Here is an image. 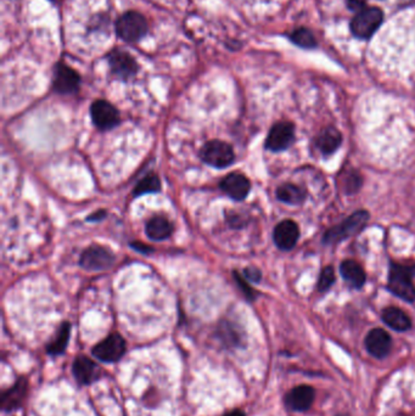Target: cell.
<instances>
[{
    "instance_id": "6da1fadb",
    "label": "cell",
    "mask_w": 415,
    "mask_h": 416,
    "mask_svg": "<svg viewBox=\"0 0 415 416\" xmlns=\"http://www.w3.org/2000/svg\"><path fill=\"white\" fill-rule=\"evenodd\" d=\"M415 275V265L392 263L388 273V290L397 297L407 302H415V286L413 276Z\"/></svg>"
},
{
    "instance_id": "7a4b0ae2",
    "label": "cell",
    "mask_w": 415,
    "mask_h": 416,
    "mask_svg": "<svg viewBox=\"0 0 415 416\" xmlns=\"http://www.w3.org/2000/svg\"><path fill=\"white\" fill-rule=\"evenodd\" d=\"M116 34L124 42H138L147 34V19L137 11H127L116 22Z\"/></svg>"
},
{
    "instance_id": "3957f363",
    "label": "cell",
    "mask_w": 415,
    "mask_h": 416,
    "mask_svg": "<svg viewBox=\"0 0 415 416\" xmlns=\"http://www.w3.org/2000/svg\"><path fill=\"white\" fill-rule=\"evenodd\" d=\"M368 219L369 213L365 212V211H358V212L354 213L344 222L329 229L324 234L323 242H324V244H328V245H334V244L342 242L344 239L354 237L363 229L364 225L368 222Z\"/></svg>"
},
{
    "instance_id": "277c9868",
    "label": "cell",
    "mask_w": 415,
    "mask_h": 416,
    "mask_svg": "<svg viewBox=\"0 0 415 416\" xmlns=\"http://www.w3.org/2000/svg\"><path fill=\"white\" fill-rule=\"evenodd\" d=\"M200 156L206 165L214 168H226L231 166L235 160V154L233 147L221 140H211L206 142L201 149Z\"/></svg>"
},
{
    "instance_id": "5b68a950",
    "label": "cell",
    "mask_w": 415,
    "mask_h": 416,
    "mask_svg": "<svg viewBox=\"0 0 415 416\" xmlns=\"http://www.w3.org/2000/svg\"><path fill=\"white\" fill-rule=\"evenodd\" d=\"M384 15L377 8H364L359 10L351 22V31L358 38H370L381 24Z\"/></svg>"
},
{
    "instance_id": "8992f818",
    "label": "cell",
    "mask_w": 415,
    "mask_h": 416,
    "mask_svg": "<svg viewBox=\"0 0 415 416\" xmlns=\"http://www.w3.org/2000/svg\"><path fill=\"white\" fill-rule=\"evenodd\" d=\"M127 350L126 341L119 334H111L93 348V355L104 363H116Z\"/></svg>"
},
{
    "instance_id": "52a82bcc",
    "label": "cell",
    "mask_w": 415,
    "mask_h": 416,
    "mask_svg": "<svg viewBox=\"0 0 415 416\" xmlns=\"http://www.w3.org/2000/svg\"><path fill=\"white\" fill-rule=\"evenodd\" d=\"M113 263H115V255L111 250L99 245L88 247L80 255V267L92 272L109 269Z\"/></svg>"
},
{
    "instance_id": "ba28073f",
    "label": "cell",
    "mask_w": 415,
    "mask_h": 416,
    "mask_svg": "<svg viewBox=\"0 0 415 416\" xmlns=\"http://www.w3.org/2000/svg\"><path fill=\"white\" fill-rule=\"evenodd\" d=\"M90 114L95 126L101 131H109L119 124L118 110L106 100H96L90 107Z\"/></svg>"
},
{
    "instance_id": "9c48e42d",
    "label": "cell",
    "mask_w": 415,
    "mask_h": 416,
    "mask_svg": "<svg viewBox=\"0 0 415 416\" xmlns=\"http://www.w3.org/2000/svg\"><path fill=\"white\" fill-rule=\"evenodd\" d=\"M295 139V127L291 122L283 121L274 124L265 142V147L270 151L278 152L286 150Z\"/></svg>"
},
{
    "instance_id": "30bf717a",
    "label": "cell",
    "mask_w": 415,
    "mask_h": 416,
    "mask_svg": "<svg viewBox=\"0 0 415 416\" xmlns=\"http://www.w3.org/2000/svg\"><path fill=\"white\" fill-rule=\"evenodd\" d=\"M111 71L115 76L121 80H129L136 76L138 72V64L132 55L122 50H113L108 57Z\"/></svg>"
},
{
    "instance_id": "8fae6325",
    "label": "cell",
    "mask_w": 415,
    "mask_h": 416,
    "mask_svg": "<svg viewBox=\"0 0 415 416\" xmlns=\"http://www.w3.org/2000/svg\"><path fill=\"white\" fill-rule=\"evenodd\" d=\"M80 77L65 64H57L54 72V88L60 94H73L80 89Z\"/></svg>"
},
{
    "instance_id": "7c38bea8",
    "label": "cell",
    "mask_w": 415,
    "mask_h": 416,
    "mask_svg": "<svg viewBox=\"0 0 415 416\" xmlns=\"http://www.w3.org/2000/svg\"><path fill=\"white\" fill-rule=\"evenodd\" d=\"M72 373H73L75 381L82 386H87V385L98 381L103 374L99 365L85 355H80L75 358L73 366H72Z\"/></svg>"
},
{
    "instance_id": "4fadbf2b",
    "label": "cell",
    "mask_w": 415,
    "mask_h": 416,
    "mask_svg": "<svg viewBox=\"0 0 415 416\" xmlns=\"http://www.w3.org/2000/svg\"><path fill=\"white\" fill-rule=\"evenodd\" d=\"M365 347L370 355L377 359H382L391 352V336L382 329H373L365 337Z\"/></svg>"
},
{
    "instance_id": "5bb4252c",
    "label": "cell",
    "mask_w": 415,
    "mask_h": 416,
    "mask_svg": "<svg viewBox=\"0 0 415 416\" xmlns=\"http://www.w3.org/2000/svg\"><path fill=\"white\" fill-rule=\"evenodd\" d=\"M221 189L231 199L241 201L246 199V196L250 193V180L240 173H231L223 178L221 181Z\"/></svg>"
},
{
    "instance_id": "9a60e30c",
    "label": "cell",
    "mask_w": 415,
    "mask_h": 416,
    "mask_svg": "<svg viewBox=\"0 0 415 416\" xmlns=\"http://www.w3.org/2000/svg\"><path fill=\"white\" fill-rule=\"evenodd\" d=\"M300 230L298 224L293 221H283L275 227L273 239L275 245L283 251L291 250L298 244Z\"/></svg>"
},
{
    "instance_id": "2e32d148",
    "label": "cell",
    "mask_w": 415,
    "mask_h": 416,
    "mask_svg": "<svg viewBox=\"0 0 415 416\" xmlns=\"http://www.w3.org/2000/svg\"><path fill=\"white\" fill-rule=\"evenodd\" d=\"M316 392L311 386L301 385L298 387L293 388L290 392L286 394L285 403L289 409L293 412H305L311 408L314 402Z\"/></svg>"
},
{
    "instance_id": "e0dca14e",
    "label": "cell",
    "mask_w": 415,
    "mask_h": 416,
    "mask_svg": "<svg viewBox=\"0 0 415 416\" xmlns=\"http://www.w3.org/2000/svg\"><path fill=\"white\" fill-rule=\"evenodd\" d=\"M29 382L24 378L17 380L13 387L1 394V408L5 412H13L22 404L27 394Z\"/></svg>"
},
{
    "instance_id": "ac0fdd59",
    "label": "cell",
    "mask_w": 415,
    "mask_h": 416,
    "mask_svg": "<svg viewBox=\"0 0 415 416\" xmlns=\"http://www.w3.org/2000/svg\"><path fill=\"white\" fill-rule=\"evenodd\" d=\"M382 320L396 332H407L412 327L411 318L397 307H387L382 312Z\"/></svg>"
},
{
    "instance_id": "d6986e66",
    "label": "cell",
    "mask_w": 415,
    "mask_h": 416,
    "mask_svg": "<svg viewBox=\"0 0 415 416\" xmlns=\"http://www.w3.org/2000/svg\"><path fill=\"white\" fill-rule=\"evenodd\" d=\"M340 273L342 275L347 283H349L352 288L356 289H361L364 284H365V272L363 268L354 260H347L341 263L340 267Z\"/></svg>"
},
{
    "instance_id": "ffe728a7",
    "label": "cell",
    "mask_w": 415,
    "mask_h": 416,
    "mask_svg": "<svg viewBox=\"0 0 415 416\" xmlns=\"http://www.w3.org/2000/svg\"><path fill=\"white\" fill-rule=\"evenodd\" d=\"M145 232H147V237L151 240L162 242L170 237V234L173 232V225L167 218L157 216V217L151 218L150 221L147 223Z\"/></svg>"
},
{
    "instance_id": "44dd1931",
    "label": "cell",
    "mask_w": 415,
    "mask_h": 416,
    "mask_svg": "<svg viewBox=\"0 0 415 416\" xmlns=\"http://www.w3.org/2000/svg\"><path fill=\"white\" fill-rule=\"evenodd\" d=\"M342 142V135L335 128H326L316 139V147L323 155H331L339 149Z\"/></svg>"
},
{
    "instance_id": "7402d4cb",
    "label": "cell",
    "mask_w": 415,
    "mask_h": 416,
    "mask_svg": "<svg viewBox=\"0 0 415 416\" xmlns=\"http://www.w3.org/2000/svg\"><path fill=\"white\" fill-rule=\"evenodd\" d=\"M70 335H71V324L64 322L60 329L57 330V335L52 339V342L48 345V355H62L66 350L68 341H70Z\"/></svg>"
},
{
    "instance_id": "603a6c76",
    "label": "cell",
    "mask_w": 415,
    "mask_h": 416,
    "mask_svg": "<svg viewBox=\"0 0 415 416\" xmlns=\"http://www.w3.org/2000/svg\"><path fill=\"white\" fill-rule=\"evenodd\" d=\"M277 198L285 204L300 205L306 199V191L296 185L283 184L277 190Z\"/></svg>"
},
{
    "instance_id": "cb8c5ba5",
    "label": "cell",
    "mask_w": 415,
    "mask_h": 416,
    "mask_svg": "<svg viewBox=\"0 0 415 416\" xmlns=\"http://www.w3.org/2000/svg\"><path fill=\"white\" fill-rule=\"evenodd\" d=\"M161 189V181L157 175L151 173L144 177L134 188V195L142 196V195L157 193Z\"/></svg>"
},
{
    "instance_id": "d4e9b609",
    "label": "cell",
    "mask_w": 415,
    "mask_h": 416,
    "mask_svg": "<svg viewBox=\"0 0 415 416\" xmlns=\"http://www.w3.org/2000/svg\"><path fill=\"white\" fill-rule=\"evenodd\" d=\"M291 40L295 44H298V47H316V38L314 36L311 34V31H308L306 29H298L291 34Z\"/></svg>"
},
{
    "instance_id": "484cf974",
    "label": "cell",
    "mask_w": 415,
    "mask_h": 416,
    "mask_svg": "<svg viewBox=\"0 0 415 416\" xmlns=\"http://www.w3.org/2000/svg\"><path fill=\"white\" fill-rule=\"evenodd\" d=\"M334 281H335L334 269L331 267H326L321 272V278H319V281H318V290L321 292L328 291V290L330 289L331 285L334 284Z\"/></svg>"
},
{
    "instance_id": "4316f807",
    "label": "cell",
    "mask_w": 415,
    "mask_h": 416,
    "mask_svg": "<svg viewBox=\"0 0 415 416\" xmlns=\"http://www.w3.org/2000/svg\"><path fill=\"white\" fill-rule=\"evenodd\" d=\"M344 179H346L344 180V190H346L347 194H352L354 191H357L361 184H362V179L357 174V172L346 175Z\"/></svg>"
},
{
    "instance_id": "83f0119b",
    "label": "cell",
    "mask_w": 415,
    "mask_h": 416,
    "mask_svg": "<svg viewBox=\"0 0 415 416\" xmlns=\"http://www.w3.org/2000/svg\"><path fill=\"white\" fill-rule=\"evenodd\" d=\"M234 276H235L236 283L240 285V289L242 290V292H244L246 297L249 298V299H254L256 295L255 291L251 289L250 286L247 285L245 279H244V276H241V275L238 274V273H234Z\"/></svg>"
},
{
    "instance_id": "f1b7e54d",
    "label": "cell",
    "mask_w": 415,
    "mask_h": 416,
    "mask_svg": "<svg viewBox=\"0 0 415 416\" xmlns=\"http://www.w3.org/2000/svg\"><path fill=\"white\" fill-rule=\"evenodd\" d=\"M244 278L247 280H250V281H254V283H257V281H260L261 280V272L260 270L257 269V268H246L244 270Z\"/></svg>"
},
{
    "instance_id": "f546056e",
    "label": "cell",
    "mask_w": 415,
    "mask_h": 416,
    "mask_svg": "<svg viewBox=\"0 0 415 416\" xmlns=\"http://www.w3.org/2000/svg\"><path fill=\"white\" fill-rule=\"evenodd\" d=\"M365 0H347V6L349 10H362L364 9Z\"/></svg>"
},
{
    "instance_id": "4dcf8cb0",
    "label": "cell",
    "mask_w": 415,
    "mask_h": 416,
    "mask_svg": "<svg viewBox=\"0 0 415 416\" xmlns=\"http://www.w3.org/2000/svg\"><path fill=\"white\" fill-rule=\"evenodd\" d=\"M132 246L134 250L139 251L142 253H150V252H152V248L147 246V245H144V244H140V242H134V244H132Z\"/></svg>"
},
{
    "instance_id": "1f68e13d",
    "label": "cell",
    "mask_w": 415,
    "mask_h": 416,
    "mask_svg": "<svg viewBox=\"0 0 415 416\" xmlns=\"http://www.w3.org/2000/svg\"><path fill=\"white\" fill-rule=\"evenodd\" d=\"M105 216H106V212H105V211H99V212H95L94 214H92V216L87 218V221H89V222H96V221L104 219Z\"/></svg>"
},
{
    "instance_id": "d6a6232c",
    "label": "cell",
    "mask_w": 415,
    "mask_h": 416,
    "mask_svg": "<svg viewBox=\"0 0 415 416\" xmlns=\"http://www.w3.org/2000/svg\"><path fill=\"white\" fill-rule=\"evenodd\" d=\"M224 416H245V413L240 410V409H234V410H231V412L226 413Z\"/></svg>"
}]
</instances>
